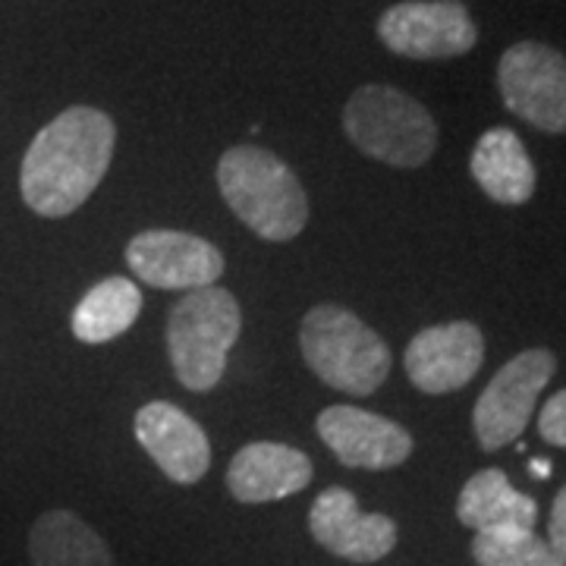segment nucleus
Returning <instances> with one entry per match:
<instances>
[{
    "label": "nucleus",
    "instance_id": "obj_1",
    "mask_svg": "<svg viewBox=\"0 0 566 566\" xmlns=\"http://www.w3.org/2000/svg\"><path fill=\"white\" fill-rule=\"evenodd\" d=\"M117 126L98 107H66L32 139L20 167L22 202L41 218H66L104 180Z\"/></svg>",
    "mask_w": 566,
    "mask_h": 566
},
{
    "label": "nucleus",
    "instance_id": "obj_2",
    "mask_svg": "<svg viewBox=\"0 0 566 566\" xmlns=\"http://www.w3.org/2000/svg\"><path fill=\"white\" fill-rule=\"evenodd\" d=\"M218 189L240 221L268 243H290L308 223L300 177L259 145H237L218 161Z\"/></svg>",
    "mask_w": 566,
    "mask_h": 566
},
{
    "label": "nucleus",
    "instance_id": "obj_3",
    "mask_svg": "<svg viewBox=\"0 0 566 566\" xmlns=\"http://www.w3.org/2000/svg\"><path fill=\"white\" fill-rule=\"evenodd\" d=\"M300 346L324 385L349 397H371L390 375V346L344 305H315L303 318Z\"/></svg>",
    "mask_w": 566,
    "mask_h": 566
},
{
    "label": "nucleus",
    "instance_id": "obj_4",
    "mask_svg": "<svg viewBox=\"0 0 566 566\" xmlns=\"http://www.w3.org/2000/svg\"><path fill=\"white\" fill-rule=\"evenodd\" d=\"M240 331L243 312L230 290L214 283L182 293L167 315V353L177 381L196 394L218 387Z\"/></svg>",
    "mask_w": 566,
    "mask_h": 566
},
{
    "label": "nucleus",
    "instance_id": "obj_5",
    "mask_svg": "<svg viewBox=\"0 0 566 566\" xmlns=\"http://www.w3.org/2000/svg\"><path fill=\"white\" fill-rule=\"evenodd\" d=\"M349 142L390 167H422L438 148L434 117L394 85H363L344 107Z\"/></svg>",
    "mask_w": 566,
    "mask_h": 566
},
{
    "label": "nucleus",
    "instance_id": "obj_6",
    "mask_svg": "<svg viewBox=\"0 0 566 566\" xmlns=\"http://www.w3.org/2000/svg\"><path fill=\"white\" fill-rule=\"evenodd\" d=\"M557 371V356L551 349H526L513 356L510 363L491 378V385L482 390L472 424L479 447L494 453L513 444L523 431L528 419L538 406V397L547 387V381Z\"/></svg>",
    "mask_w": 566,
    "mask_h": 566
},
{
    "label": "nucleus",
    "instance_id": "obj_7",
    "mask_svg": "<svg viewBox=\"0 0 566 566\" xmlns=\"http://www.w3.org/2000/svg\"><path fill=\"white\" fill-rule=\"evenodd\" d=\"M504 104L542 133H566V57L542 41H520L497 66Z\"/></svg>",
    "mask_w": 566,
    "mask_h": 566
},
{
    "label": "nucleus",
    "instance_id": "obj_8",
    "mask_svg": "<svg viewBox=\"0 0 566 566\" xmlns=\"http://www.w3.org/2000/svg\"><path fill=\"white\" fill-rule=\"evenodd\" d=\"M378 39L409 61H447L469 54L479 29L460 0H409L378 20Z\"/></svg>",
    "mask_w": 566,
    "mask_h": 566
},
{
    "label": "nucleus",
    "instance_id": "obj_9",
    "mask_svg": "<svg viewBox=\"0 0 566 566\" xmlns=\"http://www.w3.org/2000/svg\"><path fill=\"white\" fill-rule=\"evenodd\" d=\"M126 264L148 286L192 293L214 286L223 274V252L196 233L145 230L126 245Z\"/></svg>",
    "mask_w": 566,
    "mask_h": 566
},
{
    "label": "nucleus",
    "instance_id": "obj_10",
    "mask_svg": "<svg viewBox=\"0 0 566 566\" xmlns=\"http://www.w3.org/2000/svg\"><path fill=\"white\" fill-rule=\"evenodd\" d=\"M308 532L349 564H375L397 547V523L385 513H365L349 488H324L308 510Z\"/></svg>",
    "mask_w": 566,
    "mask_h": 566
},
{
    "label": "nucleus",
    "instance_id": "obj_11",
    "mask_svg": "<svg viewBox=\"0 0 566 566\" xmlns=\"http://www.w3.org/2000/svg\"><path fill=\"white\" fill-rule=\"evenodd\" d=\"M315 431L324 447L349 469L385 472L394 465H403L416 447L403 424L346 403L327 406L315 422Z\"/></svg>",
    "mask_w": 566,
    "mask_h": 566
},
{
    "label": "nucleus",
    "instance_id": "obj_12",
    "mask_svg": "<svg viewBox=\"0 0 566 566\" xmlns=\"http://www.w3.org/2000/svg\"><path fill=\"white\" fill-rule=\"evenodd\" d=\"M406 375L422 394H450L465 387L485 363V337L472 322L434 324L406 346Z\"/></svg>",
    "mask_w": 566,
    "mask_h": 566
},
{
    "label": "nucleus",
    "instance_id": "obj_13",
    "mask_svg": "<svg viewBox=\"0 0 566 566\" xmlns=\"http://www.w3.org/2000/svg\"><path fill=\"white\" fill-rule=\"evenodd\" d=\"M136 438L164 475L177 485L202 482L211 465V444L205 428L180 406L145 403L136 416Z\"/></svg>",
    "mask_w": 566,
    "mask_h": 566
},
{
    "label": "nucleus",
    "instance_id": "obj_14",
    "mask_svg": "<svg viewBox=\"0 0 566 566\" xmlns=\"http://www.w3.org/2000/svg\"><path fill=\"white\" fill-rule=\"evenodd\" d=\"M312 482V460L303 450L274 441L245 444L227 469V488L240 504H271L300 494Z\"/></svg>",
    "mask_w": 566,
    "mask_h": 566
},
{
    "label": "nucleus",
    "instance_id": "obj_15",
    "mask_svg": "<svg viewBox=\"0 0 566 566\" xmlns=\"http://www.w3.org/2000/svg\"><path fill=\"white\" fill-rule=\"evenodd\" d=\"M469 170L482 186V192L494 202L526 205L535 196V180H538L535 164L513 129H504V126L488 129L485 136L475 142Z\"/></svg>",
    "mask_w": 566,
    "mask_h": 566
},
{
    "label": "nucleus",
    "instance_id": "obj_16",
    "mask_svg": "<svg viewBox=\"0 0 566 566\" xmlns=\"http://www.w3.org/2000/svg\"><path fill=\"white\" fill-rule=\"evenodd\" d=\"M32 566H114L111 547L73 510H48L29 532Z\"/></svg>",
    "mask_w": 566,
    "mask_h": 566
},
{
    "label": "nucleus",
    "instance_id": "obj_17",
    "mask_svg": "<svg viewBox=\"0 0 566 566\" xmlns=\"http://www.w3.org/2000/svg\"><path fill=\"white\" fill-rule=\"evenodd\" d=\"M457 516L460 523L475 532H491V528H535L538 520V504L520 494L510 485L501 469H482L475 472L457 501Z\"/></svg>",
    "mask_w": 566,
    "mask_h": 566
},
{
    "label": "nucleus",
    "instance_id": "obj_18",
    "mask_svg": "<svg viewBox=\"0 0 566 566\" xmlns=\"http://www.w3.org/2000/svg\"><path fill=\"white\" fill-rule=\"evenodd\" d=\"M142 312V290L129 277L95 283L73 312V334L82 344H107L126 334Z\"/></svg>",
    "mask_w": 566,
    "mask_h": 566
},
{
    "label": "nucleus",
    "instance_id": "obj_19",
    "mask_svg": "<svg viewBox=\"0 0 566 566\" xmlns=\"http://www.w3.org/2000/svg\"><path fill=\"white\" fill-rule=\"evenodd\" d=\"M472 557L479 566H566L547 538H538L532 528L475 532Z\"/></svg>",
    "mask_w": 566,
    "mask_h": 566
},
{
    "label": "nucleus",
    "instance_id": "obj_20",
    "mask_svg": "<svg viewBox=\"0 0 566 566\" xmlns=\"http://www.w3.org/2000/svg\"><path fill=\"white\" fill-rule=\"evenodd\" d=\"M538 434L551 447H566V390L554 394L538 416Z\"/></svg>",
    "mask_w": 566,
    "mask_h": 566
},
{
    "label": "nucleus",
    "instance_id": "obj_21",
    "mask_svg": "<svg viewBox=\"0 0 566 566\" xmlns=\"http://www.w3.org/2000/svg\"><path fill=\"white\" fill-rule=\"evenodd\" d=\"M547 545L557 551V557L566 564V485L554 497L551 506V523H547Z\"/></svg>",
    "mask_w": 566,
    "mask_h": 566
},
{
    "label": "nucleus",
    "instance_id": "obj_22",
    "mask_svg": "<svg viewBox=\"0 0 566 566\" xmlns=\"http://www.w3.org/2000/svg\"><path fill=\"white\" fill-rule=\"evenodd\" d=\"M532 472H535V475H542V479H545L547 472H551V465H547V463H532Z\"/></svg>",
    "mask_w": 566,
    "mask_h": 566
}]
</instances>
